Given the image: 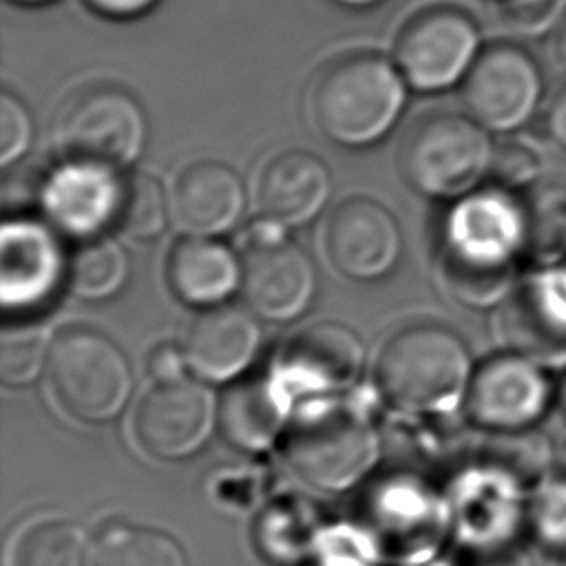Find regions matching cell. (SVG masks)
Listing matches in <instances>:
<instances>
[{
	"instance_id": "cell-4",
	"label": "cell",
	"mask_w": 566,
	"mask_h": 566,
	"mask_svg": "<svg viewBox=\"0 0 566 566\" xmlns=\"http://www.w3.org/2000/svg\"><path fill=\"white\" fill-rule=\"evenodd\" d=\"M378 455L371 424L352 407L318 398L307 402L285 429L283 458L305 484L345 491L356 484Z\"/></svg>"
},
{
	"instance_id": "cell-7",
	"label": "cell",
	"mask_w": 566,
	"mask_h": 566,
	"mask_svg": "<svg viewBox=\"0 0 566 566\" xmlns=\"http://www.w3.org/2000/svg\"><path fill=\"white\" fill-rule=\"evenodd\" d=\"M49 385L57 405L82 422L115 418L130 396V367L122 349L102 332H62L49 354Z\"/></svg>"
},
{
	"instance_id": "cell-13",
	"label": "cell",
	"mask_w": 566,
	"mask_h": 566,
	"mask_svg": "<svg viewBox=\"0 0 566 566\" xmlns=\"http://www.w3.org/2000/svg\"><path fill=\"white\" fill-rule=\"evenodd\" d=\"M365 347L343 323H312L290 336L281 352L274 380L287 396L334 394L360 376Z\"/></svg>"
},
{
	"instance_id": "cell-8",
	"label": "cell",
	"mask_w": 566,
	"mask_h": 566,
	"mask_svg": "<svg viewBox=\"0 0 566 566\" xmlns=\"http://www.w3.org/2000/svg\"><path fill=\"white\" fill-rule=\"evenodd\" d=\"M475 22L455 7H429L411 15L394 46L398 69L418 91L447 88L467 75L480 53Z\"/></svg>"
},
{
	"instance_id": "cell-40",
	"label": "cell",
	"mask_w": 566,
	"mask_h": 566,
	"mask_svg": "<svg viewBox=\"0 0 566 566\" xmlns=\"http://www.w3.org/2000/svg\"><path fill=\"white\" fill-rule=\"evenodd\" d=\"M553 51H555L557 62L566 69V15L562 18V22H559V27H557V31H555Z\"/></svg>"
},
{
	"instance_id": "cell-1",
	"label": "cell",
	"mask_w": 566,
	"mask_h": 566,
	"mask_svg": "<svg viewBox=\"0 0 566 566\" xmlns=\"http://www.w3.org/2000/svg\"><path fill=\"white\" fill-rule=\"evenodd\" d=\"M520 252V206L500 195L469 197L449 219L440 254L444 285L469 305H491L513 290Z\"/></svg>"
},
{
	"instance_id": "cell-29",
	"label": "cell",
	"mask_w": 566,
	"mask_h": 566,
	"mask_svg": "<svg viewBox=\"0 0 566 566\" xmlns=\"http://www.w3.org/2000/svg\"><path fill=\"white\" fill-rule=\"evenodd\" d=\"M312 539V526L303 511L290 504H274L259 522V544L276 562H292Z\"/></svg>"
},
{
	"instance_id": "cell-30",
	"label": "cell",
	"mask_w": 566,
	"mask_h": 566,
	"mask_svg": "<svg viewBox=\"0 0 566 566\" xmlns=\"http://www.w3.org/2000/svg\"><path fill=\"white\" fill-rule=\"evenodd\" d=\"M495 433H500L502 438L497 440V447H495L497 455L493 464H497V469H502L509 478L517 482H533L542 473L551 455L539 433L528 429L495 431Z\"/></svg>"
},
{
	"instance_id": "cell-25",
	"label": "cell",
	"mask_w": 566,
	"mask_h": 566,
	"mask_svg": "<svg viewBox=\"0 0 566 566\" xmlns=\"http://www.w3.org/2000/svg\"><path fill=\"white\" fill-rule=\"evenodd\" d=\"M86 537L69 520H42L15 539L13 566H84Z\"/></svg>"
},
{
	"instance_id": "cell-17",
	"label": "cell",
	"mask_w": 566,
	"mask_h": 566,
	"mask_svg": "<svg viewBox=\"0 0 566 566\" xmlns=\"http://www.w3.org/2000/svg\"><path fill=\"white\" fill-rule=\"evenodd\" d=\"M245 190L239 175L212 159L186 166L170 190L172 221L188 234L212 237L226 232L241 217Z\"/></svg>"
},
{
	"instance_id": "cell-26",
	"label": "cell",
	"mask_w": 566,
	"mask_h": 566,
	"mask_svg": "<svg viewBox=\"0 0 566 566\" xmlns=\"http://www.w3.org/2000/svg\"><path fill=\"white\" fill-rule=\"evenodd\" d=\"M126 252L111 239L86 241L71 261V285L84 298L113 296L126 281Z\"/></svg>"
},
{
	"instance_id": "cell-22",
	"label": "cell",
	"mask_w": 566,
	"mask_h": 566,
	"mask_svg": "<svg viewBox=\"0 0 566 566\" xmlns=\"http://www.w3.org/2000/svg\"><path fill=\"white\" fill-rule=\"evenodd\" d=\"M287 398L274 378H252L232 385L217 407L223 438L241 451L268 449L283 429Z\"/></svg>"
},
{
	"instance_id": "cell-31",
	"label": "cell",
	"mask_w": 566,
	"mask_h": 566,
	"mask_svg": "<svg viewBox=\"0 0 566 566\" xmlns=\"http://www.w3.org/2000/svg\"><path fill=\"white\" fill-rule=\"evenodd\" d=\"M562 7L564 0H493L497 24L517 35L542 33L559 18Z\"/></svg>"
},
{
	"instance_id": "cell-18",
	"label": "cell",
	"mask_w": 566,
	"mask_h": 566,
	"mask_svg": "<svg viewBox=\"0 0 566 566\" xmlns=\"http://www.w3.org/2000/svg\"><path fill=\"white\" fill-rule=\"evenodd\" d=\"M329 197V172L325 164L303 150L276 153L261 168L256 203L263 217L276 226H301L310 221Z\"/></svg>"
},
{
	"instance_id": "cell-21",
	"label": "cell",
	"mask_w": 566,
	"mask_h": 566,
	"mask_svg": "<svg viewBox=\"0 0 566 566\" xmlns=\"http://www.w3.org/2000/svg\"><path fill=\"white\" fill-rule=\"evenodd\" d=\"M166 276L184 303L208 307L241 283V263L221 241L190 234L170 248Z\"/></svg>"
},
{
	"instance_id": "cell-11",
	"label": "cell",
	"mask_w": 566,
	"mask_h": 566,
	"mask_svg": "<svg viewBox=\"0 0 566 566\" xmlns=\"http://www.w3.org/2000/svg\"><path fill=\"white\" fill-rule=\"evenodd\" d=\"M214 413L210 391L181 376L155 382L144 394L135 409L133 431L148 455L179 460L192 455L208 440Z\"/></svg>"
},
{
	"instance_id": "cell-14",
	"label": "cell",
	"mask_w": 566,
	"mask_h": 566,
	"mask_svg": "<svg viewBox=\"0 0 566 566\" xmlns=\"http://www.w3.org/2000/svg\"><path fill=\"white\" fill-rule=\"evenodd\" d=\"M323 243L332 265L360 281L387 274L400 254V232L394 217L367 197L345 199L332 210Z\"/></svg>"
},
{
	"instance_id": "cell-27",
	"label": "cell",
	"mask_w": 566,
	"mask_h": 566,
	"mask_svg": "<svg viewBox=\"0 0 566 566\" xmlns=\"http://www.w3.org/2000/svg\"><path fill=\"white\" fill-rule=\"evenodd\" d=\"M170 203L161 190V184L144 172L128 177L122 188L117 221L119 228L133 239H153L164 232Z\"/></svg>"
},
{
	"instance_id": "cell-19",
	"label": "cell",
	"mask_w": 566,
	"mask_h": 566,
	"mask_svg": "<svg viewBox=\"0 0 566 566\" xmlns=\"http://www.w3.org/2000/svg\"><path fill=\"white\" fill-rule=\"evenodd\" d=\"M60 248L38 223L7 221L2 228L0 274L4 307H29L46 298L60 279Z\"/></svg>"
},
{
	"instance_id": "cell-41",
	"label": "cell",
	"mask_w": 566,
	"mask_h": 566,
	"mask_svg": "<svg viewBox=\"0 0 566 566\" xmlns=\"http://www.w3.org/2000/svg\"><path fill=\"white\" fill-rule=\"evenodd\" d=\"M555 464H557L559 478L566 480V442L559 447V451H557V455H555Z\"/></svg>"
},
{
	"instance_id": "cell-6",
	"label": "cell",
	"mask_w": 566,
	"mask_h": 566,
	"mask_svg": "<svg viewBox=\"0 0 566 566\" xmlns=\"http://www.w3.org/2000/svg\"><path fill=\"white\" fill-rule=\"evenodd\" d=\"M493 144L480 122L431 113L413 122L400 146L405 179L429 197H460L489 172Z\"/></svg>"
},
{
	"instance_id": "cell-43",
	"label": "cell",
	"mask_w": 566,
	"mask_h": 566,
	"mask_svg": "<svg viewBox=\"0 0 566 566\" xmlns=\"http://www.w3.org/2000/svg\"><path fill=\"white\" fill-rule=\"evenodd\" d=\"M557 398H559V402H562V409L566 411V374H564V378H562V382H559V387H557Z\"/></svg>"
},
{
	"instance_id": "cell-3",
	"label": "cell",
	"mask_w": 566,
	"mask_h": 566,
	"mask_svg": "<svg viewBox=\"0 0 566 566\" xmlns=\"http://www.w3.org/2000/svg\"><path fill=\"white\" fill-rule=\"evenodd\" d=\"M405 106V84L376 53H347L316 77L310 108L321 133L345 146L380 139Z\"/></svg>"
},
{
	"instance_id": "cell-38",
	"label": "cell",
	"mask_w": 566,
	"mask_h": 566,
	"mask_svg": "<svg viewBox=\"0 0 566 566\" xmlns=\"http://www.w3.org/2000/svg\"><path fill=\"white\" fill-rule=\"evenodd\" d=\"M157 0H86V4L111 18H133L148 11Z\"/></svg>"
},
{
	"instance_id": "cell-42",
	"label": "cell",
	"mask_w": 566,
	"mask_h": 566,
	"mask_svg": "<svg viewBox=\"0 0 566 566\" xmlns=\"http://www.w3.org/2000/svg\"><path fill=\"white\" fill-rule=\"evenodd\" d=\"M334 2H338V4H343V7H356V9H360V7L376 4V2H380V0H334Z\"/></svg>"
},
{
	"instance_id": "cell-20",
	"label": "cell",
	"mask_w": 566,
	"mask_h": 566,
	"mask_svg": "<svg viewBox=\"0 0 566 566\" xmlns=\"http://www.w3.org/2000/svg\"><path fill=\"white\" fill-rule=\"evenodd\" d=\"M122 188L113 170L71 161L57 170L44 188V210L66 232H97L111 217H117Z\"/></svg>"
},
{
	"instance_id": "cell-39",
	"label": "cell",
	"mask_w": 566,
	"mask_h": 566,
	"mask_svg": "<svg viewBox=\"0 0 566 566\" xmlns=\"http://www.w3.org/2000/svg\"><path fill=\"white\" fill-rule=\"evenodd\" d=\"M548 128L553 137L566 146V86L555 95L548 111Z\"/></svg>"
},
{
	"instance_id": "cell-34",
	"label": "cell",
	"mask_w": 566,
	"mask_h": 566,
	"mask_svg": "<svg viewBox=\"0 0 566 566\" xmlns=\"http://www.w3.org/2000/svg\"><path fill=\"white\" fill-rule=\"evenodd\" d=\"M31 142V119L27 108L11 97L9 93H2L0 97V164L9 166L18 157L24 155Z\"/></svg>"
},
{
	"instance_id": "cell-9",
	"label": "cell",
	"mask_w": 566,
	"mask_h": 566,
	"mask_svg": "<svg viewBox=\"0 0 566 566\" xmlns=\"http://www.w3.org/2000/svg\"><path fill=\"white\" fill-rule=\"evenodd\" d=\"M268 221L250 232L241 254V287L248 305L270 321L298 316L314 296L316 276L307 254Z\"/></svg>"
},
{
	"instance_id": "cell-44",
	"label": "cell",
	"mask_w": 566,
	"mask_h": 566,
	"mask_svg": "<svg viewBox=\"0 0 566 566\" xmlns=\"http://www.w3.org/2000/svg\"><path fill=\"white\" fill-rule=\"evenodd\" d=\"M15 2H24V4H40V2H49V0H15Z\"/></svg>"
},
{
	"instance_id": "cell-33",
	"label": "cell",
	"mask_w": 566,
	"mask_h": 566,
	"mask_svg": "<svg viewBox=\"0 0 566 566\" xmlns=\"http://www.w3.org/2000/svg\"><path fill=\"white\" fill-rule=\"evenodd\" d=\"M539 159L526 144L502 142L493 148V159L489 172L502 186H524L537 177Z\"/></svg>"
},
{
	"instance_id": "cell-36",
	"label": "cell",
	"mask_w": 566,
	"mask_h": 566,
	"mask_svg": "<svg viewBox=\"0 0 566 566\" xmlns=\"http://www.w3.org/2000/svg\"><path fill=\"white\" fill-rule=\"evenodd\" d=\"M184 367H188L184 349L172 345V343H159L148 352L146 369H148V376L155 382H166V380L181 378Z\"/></svg>"
},
{
	"instance_id": "cell-28",
	"label": "cell",
	"mask_w": 566,
	"mask_h": 566,
	"mask_svg": "<svg viewBox=\"0 0 566 566\" xmlns=\"http://www.w3.org/2000/svg\"><path fill=\"white\" fill-rule=\"evenodd\" d=\"M46 332L38 325H7L0 336V378L4 385H29L49 365Z\"/></svg>"
},
{
	"instance_id": "cell-10",
	"label": "cell",
	"mask_w": 566,
	"mask_h": 566,
	"mask_svg": "<svg viewBox=\"0 0 566 566\" xmlns=\"http://www.w3.org/2000/svg\"><path fill=\"white\" fill-rule=\"evenodd\" d=\"M542 97V75L535 60L515 44L482 49L462 82L469 115L491 130L522 126Z\"/></svg>"
},
{
	"instance_id": "cell-15",
	"label": "cell",
	"mask_w": 566,
	"mask_h": 566,
	"mask_svg": "<svg viewBox=\"0 0 566 566\" xmlns=\"http://www.w3.org/2000/svg\"><path fill=\"white\" fill-rule=\"evenodd\" d=\"M500 329L511 352L539 365L566 363V276H537L513 287Z\"/></svg>"
},
{
	"instance_id": "cell-37",
	"label": "cell",
	"mask_w": 566,
	"mask_h": 566,
	"mask_svg": "<svg viewBox=\"0 0 566 566\" xmlns=\"http://www.w3.org/2000/svg\"><path fill=\"white\" fill-rule=\"evenodd\" d=\"M305 566H367L360 548L343 537H332L318 544Z\"/></svg>"
},
{
	"instance_id": "cell-23",
	"label": "cell",
	"mask_w": 566,
	"mask_h": 566,
	"mask_svg": "<svg viewBox=\"0 0 566 566\" xmlns=\"http://www.w3.org/2000/svg\"><path fill=\"white\" fill-rule=\"evenodd\" d=\"M91 566H186V557L181 546L161 531L115 524L95 537Z\"/></svg>"
},
{
	"instance_id": "cell-32",
	"label": "cell",
	"mask_w": 566,
	"mask_h": 566,
	"mask_svg": "<svg viewBox=\"0 0 566 566\" xmlns=\"http://www.w3.org/2000/svg\"><path fill=\"white\" fill-rule=\"evenodd\" d=\"M533 526L544 544L566 551V480L544 484L533 500Z\"/></svg>"
},
{
	"instance_id": "cell-35",
	"label": "cell",
	"mask_w": 566,
	"mask_h": 566,
	"mask_svg": "<svg viewBox=\"0 0 566 566\" xmlns=\"http://www.w3.org/2000/svg\"><path fill=\"white\" fill-rule=\"evenodd\" d=\"M455 566H528L522 551L511 544L489 542L469 546Z\"/></svg>"
},
{
	"instance_id": "cell-12",
	"label": "cell",
	"mask_w": 566,
	"mask_h": 566,
	"mask_svg": "<svg viewBox=\"0 0 566 566\" xmlns=\"http://www.w3.org/2000/svg\"><path fill=\"white\" fill-rule=\"evenodd\" d=\"M553 387L544 365L506 352L484 360L467 387V409L493 431L528 429L548 407Z\"/></svg>"
},
{
	"instance_id": "cell-16",
	"label": "cell",
	"mask_w": 566,
	"mask_h": 566,
	"mask_svg": "<svg viewBox=\"0 0 566 566\" xmlns=\"http://www.w3.org/2000/svg\"><path fill=\"white\" fill-rule=\"evenodd\" d=\"M261 345V329L256 321L239 307H208L197 314L181 340L186 365L203 380L237 378Z\"/></svg>"
},
{
	"instance_id": "cell-5",
	"label": "cell",
	"mask_w": 566,
	"mask_h": 566,
	"mask_svg": "<svg viewBox=\"0 0 566 566\" xmlns=\"http://www.w3.org/2000/svg\"><path fill=\"white\" fill-rule=\"evenodd\" d=\"M57 148L77 164L106 170L126 168L146 139V117L137 99L113 84H91L71 93L53 119Z\"/></svg>"
},
{
	"instance_id": "cell-45",
	"label": "cell",
	"mask_w": 566,
	"mask_h": 566,
	"mask_svg": "<svg viewBox=\"0 0 566 566\" xmlns=\"http://www.w3.org/2000/svg\"><path fill=\"white\" fill-rule=\"evenodd\" d=\"M564 566H566V562H564Z\"/></svg>"
},
{
	"instance_id": "cell-2",
	"label": "cell",
	"mask_w": 566,
	"mask_h": 566,
	"mask_svg": "<svg viewBox=\"0 0 566 566\" xmlns=\"http://www.w3.org/2000/svg\"><path fill=\"white\" fill-rule=\"evenodd\" d=\"M471 358L458 334L436 323L394 332L376 358L380 394L400 411H442L467 394Z\"/></svg>"
},
{
	"instance_id": "cell-24",
	"label": "cell",
	"mask_w": 566,
	"mask_h": 566,
	"mask_svg": "<svg viewBox=\"0 0 566 566\" xmlns=\"http://www.w3.org/2000/svg\"><path fill=\"white\" fill-rule=\"evenodd\" d=\"M522 245L537 259H557L566 254V188H533L520 203Z\"/></svg>"
}]
</instances>
